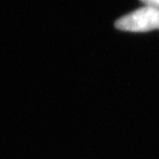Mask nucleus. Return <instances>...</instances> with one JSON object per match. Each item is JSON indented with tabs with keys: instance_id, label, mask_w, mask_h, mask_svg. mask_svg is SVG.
<instances>
[{
	"instance_id": "f257e3e1",
	"label": "nucleus",
	"mask_w": 159,
	"mask_h": 159,
	"mask_svg": "<svg viewBox=\"0 0 159 159\" xmlns=\"http://www.w3.org/2000/svg\"><path fill=\"white\" fill-rule=\"evenodd\" d=\"M118 30L148 32L159 29V9L146 6L122 16L115 22Z\"/></svg>"
},
{
	"instance_id": "f03ea898",
	"label": "nucleus",
	"mask_w": 159,
	"mask_h": 159,
	"mask_svg": "<svg viewBox=\"0 0 159 159\" xmlns=\"http://www.w3.org/2000/svg\"><path fill=\"white\" fill-rule=\"evenodd\" d=\"M146 6H151L159 9V0H140Z\"/></svg>"
}]
</instances>
